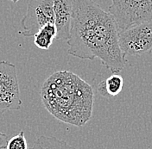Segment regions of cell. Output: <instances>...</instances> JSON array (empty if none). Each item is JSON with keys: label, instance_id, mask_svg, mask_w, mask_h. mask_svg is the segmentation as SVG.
Listing matches in <instances>:
<instances>
[{"label": "cell", "instance_id": "1", "mask_svg": "<svg viewBox=\"0 0 152 149\" xmlns=\"http://www.w3.org/2000/svg\"><path fill=\"white\" fill-rule=\"evenodd\" d=\"M119 28L113 17L94 0H73L67 53L81 59H99L113 73H119L127 60L119 47Z\"/></svg>", "mask_w": 152, "mask_h": 149}, {"label": "cell", "instance_id": "2", "mask_svg": "<svg viewBox=\"0 0 152 149\" xmlns=\"http://www.w3.org/2000/svg\"><path fill=\"white\" fill-rule=\"evenodd\" d=\"M41 98L48 111L62 122L80 128L92 118L93 87L72 72L50 75L41 88Z\"/></svg>", "mask_w": 152, "mask_h": 149}, {"label": "cell", "instance_id": "3", "mask_svg": "<svg viewBox=\"0 0 152 149\" xmlns=\"http://www.w3.org/2000/svg\"><path fill=\"white\" fill-rule=\"evenodd\" d=\"M108 12L119 30L152 20V0H111Z\"/></svg>", "mask_w": 152, "mask_h": 149}, {"label": "cell", "instance_id": "4", "mask_svg": "<svg viewBox=\"0 0 152 149\" xmlns=\"http://www.w3.org/2000/svg\"><path fill=\"white\" fill-rule=\"evenodd\" d=\"M119 47L124 55H142L152 50V20L118 32Z\"/></svg>", "mask_w": 152, "mask_h": 149}, {"label": "cell", "instance_id": "5", "mask_svg": "<svg viewBox=\"0 0 152 149\" xmlns=\"http://www.w3.org/2000/svg\"><path fill=\"white\" fill-rule=\"evenodd\" d=\"M16 65L7 60L0 61V115L22 107Z\"/></svg>", "mask_w": 152, "mask_h": 149}, {"label": "cell", "instance_id": "6", "mask_svg": "<svg viewBox=\"0 0 152 149\" xmlns=\"http://www.w3.org/2000/svg\"><path fill=\"white\" fill-rule=\"evenodd\" d=\"M48 23H55L54 0H28L26 14L21 20L23 28L19 34L24 37L35 36Z\"/></svg>", "mask_w": 152, "mask_h": 149}, {"label": "cell", "instance_id": "7", "mask_svg": "<svg viewBox=\"0 0 152 149\" xmlns=\"http://www.w3.org/2000/svg\"><path fill=\"white\" fill-rule=\"evenodd\" d=\"M73 12V0H54V17L56 41H67Z\"/></svg>", "mask_w": 152, "mask_h": 149}, {"label": "cell", "instance_id": "8", "mask_svg": "<svg viewBox=\"0 0 152 149\" xmlns=\"http://www.w3.org/2000/svg\"><path fill=\"white\" fill-rule=\"evenodd\" d=\"M123 85L124 79L122 76L118 73H113L106 79L99 82L97 91L103 97H111L120 93L122 92Z\"/></svg>", "mask_w": 152, "mask_h": 149}, {"label": "cell", "instance_id": "9", "mask_svg": "<svg viewBox=\"0 0 152 149\" xmlns=\"http://www.w3.org/2000/svg\"><path fill=\"white\" fill-rule=\"evenodd\" d=\"M56 37V28L55 23H48L43 26L34 36V44L40 49L48 50L53 41Z\"/></svg>", "mask_w": 152, "mask_h": 149}, {"label": "cell", "instance_id": "10", "mask_svg": "<svg viewBox=\"0 0 152 149\" xmlns=\"http://www.w3.org/2000/svg\"><path fill=\"white\" fill-rule=\"evenodd\" d=\"M29 149H77L69 145L66 141L60 140L55 136L42 135L34 142Z\"/></svg>", "mask_w": 152, "mask_h": 149}, {"label": "cell", "instance_id": "11", "mask_svg": "<svg viewBox=\"0 0 152 149\" xmlns=\"http://www.w3.org/2000/svg\"><path fill=\"white\" fill-rule=\"evenodd\" d=\"M5 149H29L24 131H20L7 141Z\"/></svg>", "mask_w": 152, "mask_h": 149}, {"label": "cell", "instance_id": "12", "mask_svg": "<svg viewBox=\"0 0 152 149\" xmlns=\"http://www.w3.org/2000/svg\"><path fill=\"white\" fill-rule=\"evenodd\" d=\"M8 141V135L0 132V149H4Z\"/></svg>", "mask_w": 152, "mask_h": 149}, {"label": "cell", "instance_id": "13", "mask_svg": "<svg viewBox=\"0 0 152 149\" xmlns=\"http://www.w3.org/2000/svg\"><path fill=\"white\" fill-rule=\"evenodd\" d=\"M10 2H12V3H14V4H16V3H18L19 0H9Z\"/></svg>", "mask_w": 152, "mask_h": 149}, {"label": "cell", "instance_id": "14", "mask_svg": "<svg viewBox=\"0 0 152 149\" xmlns=\"http://www.w3.org/2000/svg\"><path fill=\"white\" fill-rule=\"evenodd\" d=\"M4 149H5V148H4Z\"/></svg>", "mask_w": 152, "mask_h": 149}]
</instances>
